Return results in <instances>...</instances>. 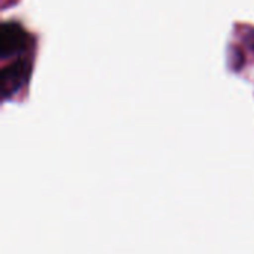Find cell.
Masks as SVG:
<instances>
[{
	"mask_svg": "<svg viewBox=\"0 0 254 254\" xmlns=\"http://www.w3.org/2000/svg\"><path fill=\"white\" fill-rule=\"evenodd\" d=\"M30 45V36L16 22H4L0 28V57L9 58L24 52Z\"/></svg>",
	"mask_w": 254,
	"mask_h": 254,
	"instance_id": "1",
	"label": "cell"
},
{
	"mask_svg": "<svg viewBox=\"0 0 254 254\" xmlns=\"http://www.w3.org/2000/svg\"><path fill=\"white\" fill-rule=\"evenodd\" d=\"M30 71L31 65L25 60L15 61L4 67L0 73V94L3 95V98H7L18 92L28 80Z\"/></svg>",
	"mask_w": 254,
	"mask_h": 254,
	"instance_id": "2",
	"label": "cell"
},
{
	"mask_svg": "<svg viewBox=\"0 0 254 254\" xmlns=\"http://www.w3.org/2000/svg\"><path fill=\"white\" fill-rule=\"evenodd\" d=\"M249 36H250V34H249ZM247 40H249V45H250V46L254 49V33L250 36V37H247Z\"/></svg>",
	"mask_w": 254,
	"mask_h": 254,
	"instance_id": "3",
	"label": "cell"
}]
</instances>
